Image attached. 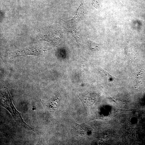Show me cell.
<instances>
[{"label":"cell","mask_w":145,"mask_h":145,"mask_svg":"<svg viewBox=\"0 0 145 145\" xmlns=\"http://www.w3.org/2000/svg\"><path fill=\"white\" fill-rule=\"evenodd\" d=\"M42 52L41 49L38 47H31L10 52L7 54V56L8 58L12 59L20 56H24L30 55H39Z\"/></svg>","instance_id":"6da1fadb"},{"label":"cell","mask_w":145,"mask_h":145,"mask_svg":"<svg viewBox=\"0 0 145 145\" xmlns=\"http://www.w3.org/2000/svg\"><path fill=\"white\" fill-rule=\"evenodd\" d=\"M40 101L43 106L46 114H51L58 109L60 103V97L59 95L48 100H40Z\"/></svg>","instance_id":"7a4b0ae2"},{"label":"cell","mask_w":145,"mask_h":145,"mask_svg":"<svg viewBox=\"0 0 145 145\" xmlns=\"http://www.w3.org/2000/svg\"><path fill=\"white\" fill-rule=\"evenodd\" d=\"M84 2L82 0L81 3L76 11V14L72 19L68 20H63V21L67 24H74L76 23L83 16L84 13Z\"/></svg>","instance_id":"3957f363"},{"label":"cell","mask_w":145,"mask_h":145,"mask_svg":"<svg viewBox=\"0 0 145 145\" xmlns=\"http://www.w3.org/2000/svg\"><path fill=\"white\" fill-rule=\"evenodd\" d=\"M77 124L76 129V133L77 135H80L81 137L85 136L87 134L88 132H89V128L88 126L85 124H81L79 125Z\"/></svg>","instance_id":"277c9868"},{"label":"cell","mask_w":145,"mask_h":145,"mask_svg":"<svg viewBox=\"0 0 145 145\" xmlns=\"http://www.w3.org/2000/svg\"><path fill=\"white\" fill-rule=\"evenodd\" d=\"M69 31L75 38L78 44H79L80 41V32L76 28H74L71 29Z\"/></svg>","instance_id":"5b68a950"},{"label":"cell","mask_w":145,"mask_h":145,"mask_svg":"<svg viewBox=\"0 0 145 145\" xmlns=\"http://www.w3.org/2000/svg\"><path fill=\"white\" fill-rule=\"evenodd\" d=\"M88 44L91 50L92 51H98L99 49V44L90 40H87Z\"/></svg>","instance_id":"8992f818"},{"label":"cell","mask_w":145,"mask_h":145,"mask_svg":"<svg viewBox=\"0 0 145 145\" xmlns=\"http://www.w3.org/2000/svg\"><path fill=\"white\" fill-rule=\"evenodd\" d=\"M100 73L101 75L105 78L106 79L109 81H113L117 80L114 77L111 75L109 74L104 70L101 69L99 70Z\"/></svg>","instance_id":"52a82bcc"},{"label":"cell","mask_w":145,"mask_h":145,"mask_svg":"<svg viewBox=\"0 0 145 145\" xmlns=\"http://www.w3.org/2000/svg\"><path fill=\"white\" fill-rule=\"evenodd\" d=\"M142 71H141L138 74L137 77L135 80V87L138 88L143 84Z\"/></svg>","instance_id":"ba28073f"},{"label":"cell","mask_w":145,"mask_h":145,"mask_svg":"<svg viewBox=\"0 0 145 145\" xmlns=\"http://www.w3.org/2000/svg\"><path fill=\"white\" fill-rule=\"evenodd\" d=\"M92 5L95 7L98 8L99 5L98 3V0H92Z\"/></svg>","instance_id":"9c48e42d"}]
</instances>
